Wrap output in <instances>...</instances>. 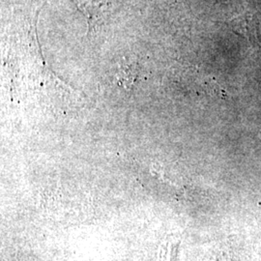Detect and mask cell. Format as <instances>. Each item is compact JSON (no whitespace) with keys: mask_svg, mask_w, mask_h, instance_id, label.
<instances>
[{"mask_svg":"<svg viewBox=\"0 0 261 261\" xmlns=\"http://www.w3.org/2000/svg\"><path fill=\"white\" fill-rule=\"evenodd\" d=\"M228 28L252 47L259 45V22L255 14L245 11L227 21Z\"/></svg>","mask_w":261,"mask_h":261,"instance_id":"6da1fadb","label":"cell"},{"mask_svg":"<svg viewBox=\"0 0 261 261\" xmlns=\"http://www.w3.org/2000/svg\"><path fill=\"white\" fill-rule=\"evenodd\" d=\"M77 3V6L80 10L84 14V16L88 19V23L90 28H93L94 22L99 19V10L103 6L102 3H100V0H95L91 2L89 0H75Z\"/></svg>","mask_w":261,"mask_h":261,"instance_id":"7a4b0ae2","label":"cell"}]
</instances>
